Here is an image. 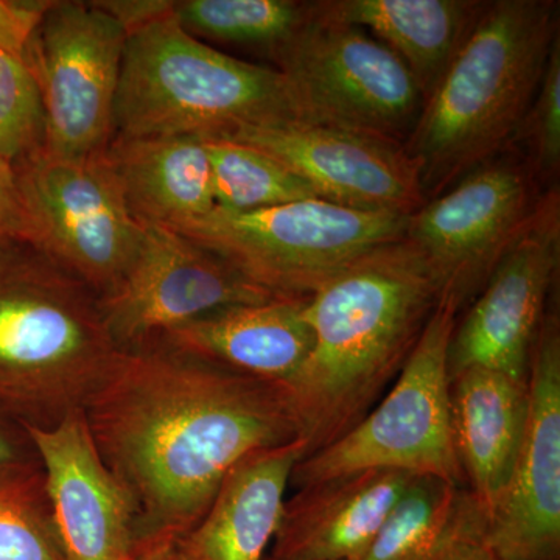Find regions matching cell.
Masks as SVG:
<instances>
[{
  "label": "cell",
  "instance_id": "1",
  "mask_svg": "<svg viewBox=\"0 0 560 560\" xmlns=\"http://www.w3.org/2000/svg\"><path fill=\"white\" fill-rule=\"evenodd\" d=\"M83 415L135 506L138 556L183 540L243 458L300 440L283 386L161 338L117 350Z\"/></svg>",
  "mask_w": 560,
  "mask_h": 560
},
{
  "label": "cell",
  "instance_id": "2",
  "mask_svg": "<svg viewBox=\"0 0 560 560\" xmlns=\"http://www.w3.org/2000/svg\"><path fill=\"white\" fill-rule=\"evenodd\" d=\"M440 300L425 260L405 237L353 261L307 298L313 348L287 386L304 458L377 405Z\"/></svg>",
  "mask_w": 560,
  "mask_h": 560
},
{
  "label": "cell",
  "instance_id": "3",
  "mask_svg": "<svg viewBox=\"0 0 560 560\" xmlns=\"http://www.w3.org/2000/svg\"><path fill=\"white\" fill-rule=\"evenodd\" d=\"M558 38L555 0L485 3L404 142L425 201L514 142Z\"/></svg>",
  "mask_w": 560,
  "mask_h": 560
},
{
  "label": "cell",
  "instance_id": "4",
  "mask_svg": "<svg viewBox=\"0 0 560 560\" xmlns=\"http://www.w3.org/2000/svg\"><path fill=\"white\" fill-rule=\"evenodd\" d=\"M117 350L83 282L33 243L0 241V410L36 429L83 411Z\"/></svg>",
  "mask_w": 560,
  "mask_h": 560
},
{
  "label": "cell",
  "instance_id": "5",
  "mask_svg": "<svg viewBox=\"0 0 560 560\" xmlns=\"http://www.w3.org/2000/svg\"><path fill=\"white\" fill-rule=\"evenodd\" d=\"M296 120L312 121L285 73L213 49L173 13L128 35L114 138L219 139Z\"/></svg>",
  "mask_w": 560,
  "mask_h": 560
},
{
  "label": "cell",
  "instance_id": "6",
  "mask_svg": "<svg viewBox=\"0 0 560 560\" xmlns=\"http://www.w3.org/2000/svg\"><path fill=\"white\" fill-rule=\"evenodd\" d=\"M456 315L455 305L441 298L407 363L377 405L348 433L302 458L290 486L300 489L368 470L466 485L453 434L448 372Z\"/></svg>",
  "mask_w": 560,
  "mask_h": 560
},
{
  "label": "cell",
  "instance_id": "7",
  "mask_svg": "<svg viewBox=\"0 0 560 560\" xmlns=\"http://www.w3.org/2000/svg\"><path fill=\"white\" fill-rule=\"evenodd\" d=\"M407 223L311 198L254 212L213 209L176 231L275 296L311 298L353 261L404 238Z\"/></svg>",
  "mask_w": 560,
  "mask_h": 560
},
{
  "label": "cell",
  "instance_id": "8",
  "mask_svg": "<svg viewBox=\"0 0 560 560\" xmlns=\"http://www.w3.org/2000/svg\"><path fill=\"white\" fill-rule=\"evenodd\" d=\"M28 237L101 300L138 253L142 223L128 208L105 151L58 158L38 150L13 164Z\"/></svg>",
  "mask_w": 560,
  "mask_h": 560
},
{
  "label": "cell",
  "instance_id": "9",
  "mask_svg": "<svg viewBox=\"0 0 560 560\" xmlns=\"http://www.w3.org/2000/svg\"><path fill=\"white\" fill-rule=\"evenodd\" d=\"M271 57L316 124L404 143L422 109L407 66L363 28L326 16L316 2Z\"/></svg>",
  "mask_w": 560,
  "mask_h": 560
},
{
  "label": "cell",
  "instance_id": "10",
  "mask_svg": "<svg viewBox=\"0 0 560 560\" xmlns=\"http://www.w3.org/2000/svg\"><path fill=\"white\" fill-rule=\"evenodd\" d=\"M127 38L98 2L51 0L24 58L43 109L40 150L79 160L108 149Z\"/></svg>",
  "mask_w": 560,
  "mask_h": 560
},
{
  "label": "cell",
  "instance_id": "11",
  "mask_svg": "<svg viewBox=\"0 0 560 560\" xmlns=\"http://www.w3.org/2000/svg\"><path fill=\"white\" fill-rule=\"evenodd\" d=\"M537 180L521 158H493L408 217L405 241L456 311L477 298L529 226L541 200Z\"/></svg>",
  "mask_w": 560,
  "mask_h": 560
},
{
  "label": "cell",
  "instance_id": "12",
  "mask_svg": "<svg viewBox=\"0 0 560 560\" xmlns=\"http://www.w3.org/2000/svg\"><path fill=\"white\" fill-rule=\"evenodd\" d=\"M140 223L142 237L130 268L98 300L117 349L156 340L221 308L280 298L180 232Z\"/></svg>",
  "mask_w": 560,
  "mask_h": 560
},
{
  "label": "cell",
  "instance_id": "13",
  "mask_svg": "<svg viewBox=\"0 0 560 560\" xmlns=\"http://www.w3.org/2000/svg\"><path fill=\"white\" fill-rule=\"evenodd\" d=\"M559 254V191L552 189L541 197L529 226L456 323L448 349L451 378L482 368L528 382L530 350L545 318Z\"/></svg>",
  "mask_w": 560,
  "mask_h": 560
},
{
  "label": "cell",
  "instance_id": "14",
  "mask_svg": "<svg viewBox=\"0 0 560 560\" xmlns=\"http://www.w3.org/2000/svg\"><path fill=\"white\" fill-rule=\"evenodd\" d=\"M219 139L268 154L335 205L410 217L425 202L418 168L396 140L308 120L245 127Z\"/></svg>",
  "mask_w": 560,
  "mask_h": 560
},
{
  "label": "cell",
  "instance_id": "15",
  "mask_svg": "<svg viewBox=\"0 0 560 560\" xmlns=\"http://www.w3.org/2000/svg\"><path fill=\"white\" fill-rule=\"evenodd\" d=\"M482 536L500 560H560V329L552 313L530 350L517 464Z\"/></svg>",
  "mask_w": 560,
  "mask_h": 560
},
{
  "label": "cell",
  "instance_id": "16",
  "mask_svg": "<svg viewBox=\"0 0 560 560\" xmlns=\"http://www.w3.org/2000/svg\"><path fill=\"white\" fill-rule=\"evenodd\" d=\"M25 429L38 451L66 560H136L135 506L103 463L83 411L47 429Z\"/></svg>",
  "mask_w": 560,
  "mask_h": 560
},
{
  "label": "cell",
  "instance_id": "17",
  "mask_svg": "<svg viewBox=\"0 0 560 560\" xmlns=\"http://www.w3.org/2000/svg\"><path fill=\"white\" fill-rule=\"evenodd\" d=\"M416 475L368 470L296 489L283 504L270 558L353 560Z\"/></svg>",
  "mask_w": 560,
  "mask_h": 560
},
{
  "label": "cell",
  "instance_id": "18",
  "mask_svg": "<svg viewBox=\"0 0 560 560\" xmlns=\"http://www.w3.org/2000/svg\"><path fill=\"white\" fill-rule=\"evenodd\" d=\"M301 440L261 448L232 467L198 525L179 540L194 560H265L282 518Z\"/></svg>",
  "mask_w": 560,
  "mask_h": 560
},
{
  "label": "cell",
  "instance_id": "19",
  "mask_svg": "<svg viewBox=\"0 0 560 560\" xmlns=\"http://www.w3.org/2000/svg\"><path fill=\"white\" fill-rule=\"evenodd\" d=\"M305 301L307 298H275L221 308L161 340L287 389L313 348Z\"/></svg>",
  "mask_w": 560,
  "mask_h": 560
},
{
  "label": "cell",
  "instance_id": "20",
  "mask_svg": "<svg viewBox=\"0 0 560 560\" xmlns=\"http://www.w3.org/2000/svg\"><path fill=\"white\" fill-rule=\"evenodd\" d=\"M451 400L464 480L486 521L517 464L528 420V382L469 368L451 378Z\"/></svg>",
  "mask_w": 560,
  "mask_h": 560
},
{
  "label": "cell",
  "instance_id": "21",
  "mask_svg": "<svg viewBox=\"0 0 560 560\" xmlns=\"http://www.w3.org/2000/svg\"><path fill=\"white\" fill-rule=\"evenodd\" d=\"M105 153L139 221L176 231L217 208L208 151L198 136L114 138Z\"/></svg>",
  "mask_w": 560,
  "mask_h": 560
},
{
  "label": "cell",
  "instance_id": "22",
  "mask_svg": "<svg viewBox=\"0 0 560 560\" xmlns=\"http://www.w3.org/2000/svg\"><path fill=\"white\" fill-rule=\"evenodd\" d=\"M486 2L470 0H319L331 20L381 40L410 70L423 102L438 86Z\"/></svg>",
  "mask_w": 560,
  "mask_h": 560
},
{
  "label": "cell",
  "instance_id": "23",
  "mask_svg": "<svg viewBox=\"0 0 560 560\" xmlns=\"http://www.w3.org/2000/svg\"><path fill=\"white\" fill-rule=\"evenodd\" d=\"M469 500V490L453 482L412 477L368 547L353 560H433Z\"/></svg>",
  "mask_w": 560,
  "mask_h": 560
},
{
  "label": "cell",
  "instance_id": "24",
  "mask_svg": "<svg viewBox=\"0 0 560 560\" xmlns=\"http://www.w3.org/2000/svg\"><path fill=\"white\" fill-rule=\"evenodd\" d=\"M312 2L296 0H183L173 18L198 39L261 47L270 55L296 33Z\"/></svg>",
  "mask_w": 560,
  "mask_h": 560
},
{
  "label": "cell",
  "instance_id": "25",
  "mask_svg": "<svg viewBox=\"0 0 560 560\" xmlns=\"http://www.w3.org/2000/svg\"><path fill=\"white\" fill-rule=\"evenodd\" d=\"M201 139L208 151L215 209L254 212L318 198L304 179L268 154L234 140Z\"/></svg>",
  "mask_w": 560,
  "mask_h": 560
},
{
  "label": "cell",
  "instance_id": "26",
  "mask_svg": "<svg viewBox=\"0 0 560 560\" xmlns=\"http://www.w3.org/2000/svg\"><path fill=\"white\" fill-rule=\"evenodd\" d=\"M0 560H66L44 474L0 488Z\"/></svg>",
  "mask_w": 560,
  "mask_h": 560
},
{
  "label": "cell",
  "instance_id": "27",
  "mask_svg": "<svg viewBox=\"0 0 560 560\" xmlns=\"http://www.w3.org/2000/svg\"><path fill=\"white\" fill-rule=\"evenodd\" d=\"M40 143L43 109L31 69L0 49V156L13 165Z\"/></svg>",
  "mask_w": 560,
  "mask_h": 560
},
{
  "label": "cell",
  "instance_id": "28",
  "mask_svg": "<svg viewBox=\"0 0 560 560\" xmlns=\"http://www.w3.org/2000/svg\"><path fill=\"white\" fill-rule=\"evenodd\" d=\"M525 140L528 164L537 179L558 176L560 167V36L548 58L544 79L514 142Z\"/></svg>",
  "mask_w": 560,
  "mask_h": 560
},
{
  "label": "cell",
  "instance_id": "29",
  "mask_svg": "<svg viewBox=\"0 0 560 560\" xmlns=\"http://www.w3.org/2000/svg\"><path fill=\"white\" fill-rule=\"evenodd\" d=\"M43 474L38 451L20 420L0 410V488Z\"/></svg>",
  "mask_w": 560,
  "mask_h": 560
},
{
  "label": "cell",
  "instance_id": "30",
  "mask_svg": "<svg viewBox=\"0 0 560 560\" xmlns=\"http://www.w3.org/2000/svg\"><path fill=\"white\" fill-rule=\"evenodd\" d=\"M51 0H0V49L24 61L33 33Z\"/></svg>",
  "mask_w": 560,
  "mask_h": 560
},
{
  "label": "cell",
  "instance_id": "31",
  "mask_svg": "<svg viewBox=\"0 0 560 560\" xmlns=\"http://www.w3.org/2000/svg\"><path fill=\"white\" fill-rule=\"evenodd\" d=\"M485 515L470 493L458 525L442 545L433 560H500L486 544Z\"/></svg>",
  "mask_w": 560,
  "mask_h": 560
},
{
  "label": "cell",
  "instance_id": "32",
  "mask_svg": "<svg viewBox=\"0 0 560 560\" xmlns=\"http://www.w3.org/2000/svg\"><path fill=\"white\" fill-rule=\"evenodd\" d=\"M28 226L13 165L0 156V241H27Z\"/></svg>",
  "mask_w": 560,
  "mask_h": 560
},
{
  "label": "cell",
  "instance_id": "33",
  "mask_svg": "<svg viewBox=\"0 0 560 560\" xmlns=\"http://www.w3.org/2000/svg\"><path fill=\"white\" fill-rule=\"evenodd\" d=\"M103 10L124 25L125 32L130 35L138 28L145 27L151 22L171 16L175 2L168 0H105L98 2Z\"/></svg>",
  "mask_w": 560,
  "mask_h": 560
},
{
  "label": "cell",
  "instance_id": "34",
  "mask_svg": "<svg viewBox=\"0 0 560 560\" xmlns=\"http://www.w3.org/2000/svg\"><path fill=\"white\" fill-rule=\"evenodd\" d=\"M136 560H194L184 551V548L180 547V544L171 545V547L161 548V550H154L149 552H143V555L138 556Z\"/></svg>",
  "mask_w": 560,
  "mask_h": 560
},
{
  "label": "cell",
  "instance_id": "35",
  "mask_svg": "<svg viewBox=\"0 0 560 560\" xmlns=\"http://www.w3.org/2000/svg\"><path fill=\"white\" fill-rule=\"evenodd\" d=\"M265 560H276V559H272V558H270V556H267V558H265Z\"/></svg>",
  "mask_w": 560,
  "mask_h": 560
}]
</instances>
